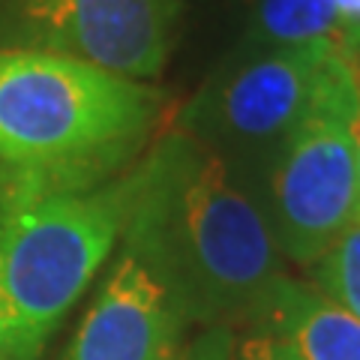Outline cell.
Listing matches in <instances>:
<instances>
[{"label":"cell","instance_id":"1","mask_svg":"<svg viewBox=\"0 0 360 360\" xmlns=\"http://www.w3.org/2000/svg\"><path fill=\"white\" fill-rule=\"evenodd\" d=\"M120 252L160 283L193 328L255 321L283 276L264 205L234 160L172 127L127 172Z\"/></svg>","mask_w":360,"mask_h":360},{"label":"cell","instance_id":"2","mask_svg":"<svg viewBox=\"0 0 360 360\" xmlns=\"http://www.w3.org/2000/svg\"><path fill=\"white\" fill-rule=\"evenodd\" d=\"M162 117L150 82L0 49V198L84 193L129 172Z\"/></svg>","mask_w":360,"mask_h":360},{"label":"cell","instance_id":"3","mask_svg":"<svg viewBox=\"0 0 360 360\" xmlns=\"http://www.w3.org/2000/svg\"><path fill=\"white\" fill-rule=\"evenodd\" d=\"M127 172L84 193L0 198V333L6 360H37L120 240Z\"/></svg>","mask_w":360,"mask_h":360},{"label":"cell","instance_id":"4","mask_svg":"<svg viewBox=\"0 0 360 360\" xmlns=\"http://www.w3.org/2000/svg\"><path fill=\"white\" fill-rule=\"evenodd\" d=\"M360 63L336 42L295 127L270 156L267 222L283 258L309 267L357 219Z\"/></svg>","mask_w":360,"mask_h":360},{"label":"cell","instance_id":"5","mask_svg":"<svg viewBox=\"0 0 360 360\" xmlns=\"http://www.w3.org/2000/svg\"><path fill=\"white\" fill-rule=\"evenodd\" d=\"M336 39L288 49H240L177 111L174 127L193 132L222 156L276 153L312 94Z\"/></svg>","mask_w":360,"mask_h":360},{"label":"cell","instance_id":"6","mask_svg":"<svg viewBox=\"0 0 360 360\" xmlns=\"http://www.w3.org/2000/svg\"><path fill=\"white\" fill-rule=\"evenodd\" d=\"M177 0H0V49L51 51L150 82L172 54Z\"/></svg>","mask_w":360,"mask_h":360},{"label":"cell","instance_id":"7","mask_svg":"<svg viewBox=\"0 0 360 360\" xmlns=\"http://www.w3.org/2000/svg\"><path fill=\"white\" fill-rule=\"evenodd\" d=\"M186 330L160 283L120 252L60 360H180Z\"/></svg>","mask_w":360,"mask_h":360},{"label":"cell","instance_id":"8","mask_svg":"<svg viewBox=\"0 0 360 360\" xmlns=\"http://www.w3.org/2000/svg\"><path fill=\"white\" fill-rule=\"evenodd\" d=\"M255 328L288 340L300 360H360V319L285 274L270 288Z\"/></svg>","mask_w":360,"mask_h":360},{"label":"cell","instance_id":"9","mask_svg":"<svg viewBox=\"0 0 360 360\" xmlns=\"http://www.w3.org/2000/svg\"><path fill=\"white\" fill-rule=\"evenodd\" d=\"M324 39L342 42L333 0H255L240 49H288Z\"/></svg>","mask_w":360,"mask_h":360},{"label":"cell","instance_id":"10","mask_svg":"<svg viewBox=\"0 0 360 360\" xmlns=\"http://www.w3.org/2000/svg\"><path fill=\"white\" fill-rule=\"evenodd\" d=\"M309 285L360 319V222L307 267Z\"/></svg>","mask_w":360,"mask_h":360},{"label":"cell","instance_id":"11","mask_svg":"<svg viewBox=\"0 0 360 360\" xmlns=\"http://www.w3.org/2000/svg\"><path fill=\"white\" fill-rule=\"evenodd\" d=\"M234 360H300L295 345L267 328H255L234 342Z\"/></svg>","mask_w":360,"mask_h":360},{"label":"cell","instance_id":"12","mask_svg":"<svg viewBox=\"0 0 360 360\" xmlns=\"http://www.w3.org/2000/svg\"><path fill=\"white\" fill-rule=\"evenodd\" d=\"M234 328H201L186 342L180 360H234Z\"/></svg>","mask_w":360,"mask_h":360},{"label":"cell","instance_id":"13","mask_svg":"<svg viewBox=\"0 0 360 360\" xmlns=\"http://www.w3.org/2000/svg\"><path fill=\"white\" fill-rule=\"evenodd\" d=\"M336 15H340V39L345 33L360 30V0H333Z\"/></svg>","mask_w":360,"mask_h":360},{"label":"cell","instance_id":"14","mask_svg":"<svg viewBox=\"0 0 360 360\" xmlns=\"http://www.w3.org/2000/svg\"><path fill=\"white\" fill-rule=\"evenodd\" d=\"M342 45H345V49L354 54V60L360 63V30H354V33H345V37H342Z\"/></svg>","mask_w":360,"mask_h":360},{"label":"cell","instance_id":"15","mask_svg":"<svg viewBox=\"0 0 360 360\" xmlns=\"http://www.w3.org/2000/svg\"><path fill=\"white\" fill-rule=\"evenodd\" d=\"M354 222H360V160H357V219Z\"/></svg>","mask_w":360,"mask_h":360},{"label":"cell","instance_id":"16","mask_svg":"<svg viewBox=\"0 0 360 360\" xmlns=\"http://www.w3.org/2000/svg\"><path fill=\"white\" fill-rule=\"evenodd\" d=\"M0 360H6V352H4V333H0Z\"/></svg>","mask_w":360,"mask_h":360}]
</instances>
